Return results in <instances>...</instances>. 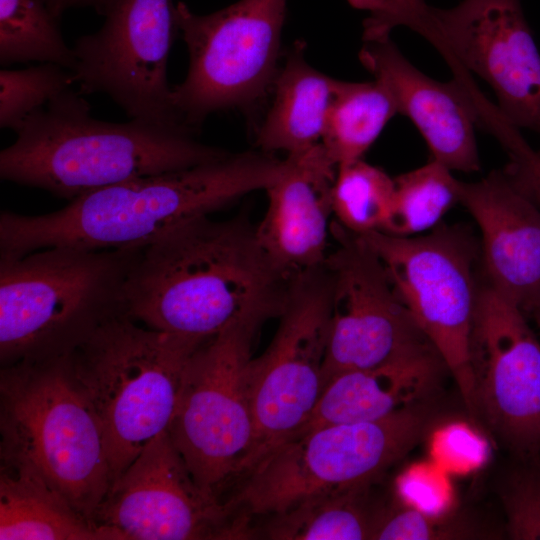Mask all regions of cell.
I'll list each match as a JSON object with an SVG mask.
<instances>
[{"label":"cell","instance_id":"obj_1","mask_svg":"<svg viewBox=\"0 0 540 540\" xmlns=\"http://www.w3.org/2000/svg\"><path fill=\"white\" fill-rule=\"evenodd\" d=\"M291 281L244 219L202 216L143 247L126 313L152 329L205 341L243 319L279 316Z\"/></svg>","mask_w":540,"mask_h":540},{"label":"cell","instance_id":"obj_2","mask_svg":"<svg viewBox=\"0 0 540 540\" xmlns=\"http://www.w3.org/2000/svg\"><path fill=\"white\" fill-rule=\"evenodd\" d=\"M284 160L243 152L201 165L131 179L71 200L41 215L0 214V256L39 249H127L148 245L169 229L208 216L237 198L266 190Z\"/></svg>","mask_w":540,"mask_h":540},{"label":"cell","instance_id":"obj_3","mask_svg":"<svg viewBox=\"0 0 540 540\" xmlns=\"http://www.w3.org/2000/svg\"><path fill=\"white\" fill-rule=\"evenodd\" d=\"M15 133L14 143L0 152L1 179L70 201L230 154L198 141L189 129L96 119L82 94L71 88L32 113Z\"/></svg>","mask_w":540,"mask_h":540},{"label":"cell","instance_id":"obj_4","mask_svg":"<svg viewBox=\"0 0 540 540\" xmlns=\"http://www.w3.org/2000/svg\"><path fill=\"white\" fill-rule=\"evenodd\" d=\"M0 430L1 465L38 478L94 524L113 477L102 426L66 354L2 366Z\"/></svg>","mask_w":540,"mask_h":540},{"label":"cell","instance_id":"obj_5","mask_svg":"<svg viewBox=\"0 0 540 540\" xmlns=\"http://www.w3.org/2000/svg\"><path fill=\"white\" fill-rule=\"evenodd\" d=\"M142 249L58 246L0 256L1 365L69 353L126 314L128 280Z\"/></svg>","mask_w":540,"mask_h":540},{"label":"cell","instance_id":"obj_6","mask_svg":"<svg viewBox=\"0 0 540 540\" xmlns=\"http://www.w3.org/2000/svg\"><path fill=\"white\" fill-rule=\"evenodd\" d=\"M434 397L376 421L328 425L301 433L271 450L223 497L232 532L282 513L314 495L375 483L434 426Z\"/></svg>","mask_w":540,"mask_h":540},{"label":"cell","instance_id":"obj_7","mask_svg":"<svg viewBox=\"0 0 540 540\" xmlns=\"http://www.w3.org/2000/svg\"><path fill=\"white\" fill-rule=\"evenodd\" d=\"M205 341L152 329L122 314L66 353L102 426L113 484L168 431L186 368Z\"/></svg>","mask_w":540,"mask_h":540},{"label":"cell","instance_id":"obj_8","mask_svg":"<svg viewBox=\"0 0 540 540\" xmlns=\"http://www.w3.org/2000/svg\"><path fill=\"white\" fill-rule=\"evenodd\" d=\"M364 11L363 40L406 27L433 45L458 73L476 74L518 128L540 132V53L520 0H463L439 8L427 0H347Z\"/></svg>","mask_w":540,"mask_h":540},{"label":"cell","instance_id":"obj_9","mask_svg":"<svg viewBox=\"0 0 540 540\" xmlns=\"http://www.w3.org/2000/svg\"><path fill=\"white\" fill-rule=\"evenodd\" d=\"M264 320L243 319L200 345L186 368L168 429L194 481L220 503L254 439L248 371Z\"/></svg>","mask_w":540,"mask_h":540},{"label":"cell","instance_id":"obj_10","mask_svg":"<svg viewBox=\"0 0 540 540\" xmlns=\"http://www.w3.org/2000/svg\"><path fill=\"white\" fill-rule=\"evenodd\" d=\"M286 11L287 0H239L206 15L176 4L189 64L172 99L186 126L197 131L211 113L251 109L271 92Z\"/></svg>","mask_w":540,"mask_h":540},{"label":"cell","instance_id":"obj_11","mask_svg":"<svg viewBox=\"0 0 540 540\" xmlns=\"http://www.w3.org/2000/svg\"><path fill=\"white\" fill-rule=\"evenodd\" d=\"M360 236L381 259L397 293L445 362L472 414L469 343L480 286L474 239L463 228L444 224L419 237L384 232Z\"/></svg>","mask_w":540,"mask_h":540},{"label":"cell","instance_id":"obj_12","mask_svg":"<svg viewBox=\"0 0 540 540\" xmlns=\"http://www.w3.org/2000/svg\"><path fill=\"white\" fill-rule=\"evenodd\" d=\"M278 317L269 346L249 364L254 439L238 480L298 433L323 391L330 324V280L324 266L290 282Z\"/></svg>","mask_w":540,"mask_h":540},{"label":"cell","instance_id":"obj_13","mask_svg":"<svg viewBox=\"0 0 540 540\" xmlns=\"http://www.w3.org/2000/svg\"><path fill=\"white\" fill-rule=\"evenodd\" d=\"M331 232L338 246L324 264L330 280L324 387L346 371L377 368L437 351L364 238L337 222Z\"/></svg>","mask_w":540,"mask_h":540},{"label":"cell","instance_id":"obj_14","mask_svg":"<svg viewBox=\"0 0 540 540\" xmlns=\"http://www.w3.org/2000/svg\"><path fill=\"white\" fill-rule=\"evenodd\" d=\"M175 10L173 0H110L101 28L72 47L80 93L105 94L130 119L192 130L174 106L167 77Z\"/></svg>","mask_w":540,"mask_h":540},{"label":"cell","instance_id":"obj_15","mask_svg":"<svg viewBox=\"0 0 540 540\" xmlns=\"http://www.w3.org/2000/svg\"><path fill=\"white\" fill-rule=\"evenodd\" d=\"M469 363L473 411L516 459H540V338L522 309L480 282Z\"/></svg>","mask_w":540,"mask_h":540},{"label":"cell","instance_id":"obj_16","mask_svg":"<svg viewBox=\"0 0 540 540\" xmlns=\"http://www.w3.org/2000/svg\"><path fill=\"white\" fill-rule=\"evenodd\" d=\"M93 522L113 540L227 539L229 529L225 508L194 481L168 431L112 485Z\"/></svg>","mask_w":540,"mask_h":540},{"label":"cell","instance_id":"obj_17","mask_svg":"<svg viewBox=\"0 0 540 540\" xmlns=\"http://www.w3.org/2000/svg\"><path fill=\"white\" fill-rule=\"evenodd\" d=\"M337 169L319 143L287 155L281 175L265 190L268 205L256 236L289 281L325 264Z\"/></svg>","mask_w":540,"mask_h":540},{"label":"cell","instance_id":"obj_18","mask_svg":"<svg viewBox=\"0 0 540 540\" xmlns=\"http://www.w3.org/2000/svg\"><path fill=\"white\" fill-rule=\"evenodd\" d=\"M358 57L374 79L390 91L398 113L415 125L432 159L452 171L480 170L477 115L458 79L440 82L425 75L404 57L391 36L364 40Z\"/></svg>","mask_w":540,"mask_h":540},{"label":"cell","instance_id":"obj_19","mask_svg":"<svg viewBox=\"0 0 540 540\" xmlns=\"http://www.w3.org/2000/svg\"><path fill=\"white\" fill-rule=\"evenodd\" d=\"M459 194L481 231L485 280L526 311L540 300V209L503 170L460 180Z\"/></svg>","mask_w":540,"mask_h":540},{"label":"cell","instance_id":"obj_20","mask_svg":"<svg viewBox=\"0 0 540 540\" xmlns=\"http://www.w3.org/2000/svg\"><path fill=\"white\" fill-rule=\"evenodd\" d=\"M446 372L440 354L432 351L386 366L340 373L326 383L308 421L295 436L328 425L380 420L433 398Z\"/></svg>","mask_w":540,"mask_h":540},{"label":"cell","instance_id":"obj_21","mask_svg":"<svg viewBox=\"0 0 540 540\" xmlns=\"http://www.w3.org/2000/svg\"><path fill=\"white\" fill-rule=\"evenodd\" d=\"M298 40L279 67L271 105L256 132L260 151L292 155L321 143L338 81L305 59Z\"/></svg>","mask_w":540,"mask_h":540},{"label":"cell","instance_id":"obj_22","mask_svg":"<svg viewBox=\"0 0 540 540\" xmlns=\"http://www.w3.org/2000/svg\"><path fill=\"white\" fill-rule=\"evenodd\" d=\"M0 540H112L38 478L1 465Z\"/></svg>","mask_w":540,"mask_h":540},{"label":"cell","instance_id":"obj_23","mask_svg":"<svg viewBox=\"0 0 540 540\" xmlns=\"http://www.w3.org/2000/svg\"><path fill=\"white\" fill-rule=\"evenodd\" d=\"M375 483L337 489L309 497L264 519L249 538L275 540H364L373 534L386 507L374 505Z\"/></svg>","mask_w":540,"mask_h":540},{"label":"cell","instance_id":"obj_24","mask_svg":"<svg viewBox=\"0 0 540 540\" xmlns=\"http://www.w3.org/2000/svg\"><path fill=\"white\" fill-rule=\"evenodd\" d=\"M397 113L392 94L379 80H339L321 143L337 167L362 159Z\"/></svg>","mask_w":540,"mask_h":540},{"label":"cell","instance_id":"obj_25","mask_svg":"<svg viewBox=\"0 0 540 540\" xmlns=\"http://www.w3.org/2000/svg\"><path fill=\"white\" fill-rule=\"evenodd\" d=\"M59 21L44 0H0V63H55L72 71L74 52Z\"/></svg>","mask_w":540,"mask_h":540},{"label":"cell","instance_id":"obj_26","mask_svg":"<svg viewBox=\"0 0 540 540\" xmlns=\"http://www.w3.org/2000/svg\"><path fill=\"white\" fill-rule=\"evenodd\" d=\"M394 185L392 210L383 232L395 236L433 229L460 199V180L434 159L395 177Z\"/></svg>","mask_w":540,"mask_h":540},{"label":"cell","instance_id":"obj_27","mask_svg":"<svg viewBox=\"0 0 540 540\" xmlns=\"http://www.w3.org/2000/svg\"><path fill=\"white\" fill-rule=\"evenodd\" d=\"M394 188V178L363 159L339 166L332 191L337 223L357 235L383 232Z\"/></svg>","mask_w":540,"mask_h":540},{"label":"cell","instance_id":"obj_28","mask_svg":"<svg viewBox=\"0 0 540 540\" xmlns=\"http://www.w3.org/2000/svg\"><path fill=\"white\" fill-rule=\"evenodd\" d=\"M71 70L41 63L20 70H0V127L16 132L35 111L71 88Z\"/></svg>","mask_w":540,"mask_h":540},{"label":"cell","instance_id":"obj_29","mask_svg":"<svg viewBox=\"0 0 540 540\" xmlns=\"http://www.w3.org/2000/svg\"><path fill=\"white\" fill-rule=\"evenodd\" d=\"M500 491L510 539L540 540V459H516Z\"/></svg>","mask_w":540,"mask_h":540},{"label":"cell","instance_id":"obj_30","mask_svg":"<svg viewBox=\"0 0 540 540\" xmlns=\"http://www.w3.org/2000/svg\"><path fill=\"white\" fill-rule=\"evenodd\" d=\"M475 528L447 515L429 514L413 507L386 508L373 540L467 539L478 536Z\"/></svg>","mask_w":540,"mask_h":540},{"label":"cell","instance_id":"obj_31","mask_svg":"<svg viewBox=\"0 0 540 540\" xmlns=\"http://www.w3.org/2000/svg\"><path fill=\"white\" fill-rule=\"evenodd\" d=\"M509 161L503 169L512 184L540 209V154L517 135L504 147Z\"/></svg>","mask_w":540,"mask_h":540},{"label":"cell","instance_id":"obj_32","mask_svg":"<svg viewBox=\"0 0 540 540\" xmlns=\"http://www.w3.org/2000/svg\"><path fill=\"white\" fill-rule=\"evenodd\" d=\"M440 432L436 442L437 452L454 465L473 468L486 459L487 445L472 429L453 424Z\"/></svg>","mask_w":540,"mask_h":540},{"label":"cell","instance_id":"obj_33","mask_svg":"<svg viewBox=\"0 0 540 540\" xmlns=\"http://www.w3.org/2000/svg\"><path fill=\"white\" fill-rule=\"evenodd\" d=\"M398 491L408 506L429 514H443L448 497L445 488L430 473L410 471L398 482Z\"/></svg>","mask_w":540,"mask_h":540},{"label":"cell","instance_id":"obj_34","mask_svg":"<svg viewBox=\"0 0 540 540\" xmlns=\"http://www.w3.org/2000/svg\"><path fill=\"white\" fill-rule=\"evenodd\" d=\"M110 0H44L50 11L59 19L71 8L92 7L102 15Z\"/></svg>","mask_w":540,"mask_h":540},{"label":"cell","instance_id":"obj_35","mask_svg":"<svg viewBox=\"0 0 540 540\" xmlns=\"http://www.w3.org/2000/svg\"><path fill=\"white\" fill-rule=\"evenodd\" d=\"M528 320L535 326L540 338V300L524 311Z\"/></svg>","mask_w":540,"mask_h":540},{"label":"cell","instance_id":"obj_36","mask_svg":"<svg viewBox=\"0 0 540 540\" xmlns=\"http://www.w3.org/2000/svg\"><path fill=\"white\" fill-rule=\"evenodd\" d=\"M538 152H539V154H540V150H539Z\"/></svg>","mask_w":540,"mask_h":540}]
</instances>
